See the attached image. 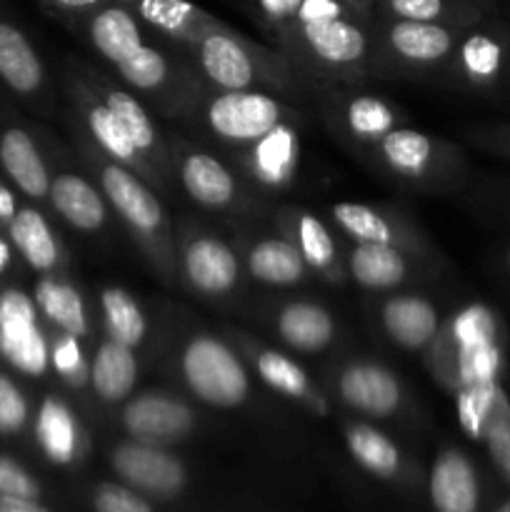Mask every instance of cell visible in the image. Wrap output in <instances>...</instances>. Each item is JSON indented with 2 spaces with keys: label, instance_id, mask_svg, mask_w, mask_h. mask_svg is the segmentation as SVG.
Here are the masks:
<instances>
[{
  "label": "cell",
  "instance_id": "obj_1",
  "mask_svg": "<svg viewBox=\"0 0 510 512\" xmlns=\"http://www.w3.org/2000/svg\"><path fill=\"white\" fill-rule=\"evenodd\" d=\"M183 378L190 393L215 408H238L250 390L248 373L238 355L213 335L190 340L180 358Z\"/></svg>",
  "mask_w": 510,
  "mask_h": 512
},
{
  "label": "cell",
  "instance_id": "obj_2",
  "mask_svg": "<svg viewBox=\"0 0 510 512\" xmlns=\"http://www.w3.org/2000/svg\"><path fill=\"white\" fill-rule=\"evenodd\" d=\"M0 355L28 378H40L50 368V343L40 330L38 305L18 288L0 293Z\"/></svg>",
  "mask_w": 510,
  "mask_h": 512
},
{
  "label": "cell",
  "instance_id": "obj_3",
  "mask_svg": "<svg viewBox=\"0 0 510 512\" xmlns=\"http://www.w3.org/2000/svg\"><path fill=\"white\" fill-rule=\"evenodd\" d=\"M283 123L278 100L253 90H225L208 105V125L230 143H255Z\"/></svg>",
  "mask_w": 510,
  "mask_h": 512
},
{
  "label": "cell",
  "instance_id": "obj_4",
  "mask_svg": "<svg viewBox=\"0 0 510 512\" xmlns=\"http://www.w3.org/2000/svg\"><path fill=\"white\" fill-rule=\"evenodd\" d=\"M123 423L140 443H170L190 433L193 410L168 395L145 393L130 400L123 413Z\"/></svg>",
  "mask_w": 510,
  "mask_h": 512
},
{
  "label": "cell",
  "instance_id": "obj_5",
  "mask_svg": "<svg viewBox=\"0 0 510 512\" xmlns=\"http://www.w3.org/2000/svg\"><path fill=\"white\" fill-rule=\"evenodd\" d=\"M113 468L123 480L153 495H173L183 485V465L150 443H125L115 448Z\"/></svg>",
  "mask_w": 510,
  "mask_h": 512
},
{
  "label": "cell",
  "instance_id": "obj_6",
  "mask_svg": "<svg viewBox=\"0 0 510 512\" xmlns=\"http://www.w3.org/2000/svg\"><path fill=\"white\" fill-rule=\"evenodd\" d=\"M340 398L370 418H388L400 405V383L390 370L375 363H353L340 375Z\"/></svg>",
  "mask_w": 510,
  "mask_h": 512
},
{
  "label": "cell",
  "instance_id": "obj_7",
  "mask_svg": "<svg viewBox=\"0 0 510 512\" xmlns=\"http://www.w3.org/2000/svg\"><path fill=\"white\" fill-rule=\"evenodd\" d=\"M100 180H103V190L108 200L128 220L130 228L143 235L160 233L165 220L163 208H160L158 198L130 170L120 168L118 163L105 165Z\"/></svg>",
  "mask_w": 510,
  "mask_h": 512
},
{
  "label": "cell",
  "instance_id": "obj_8",
  "mask_svg": "<svg viewBox=\"0 0 510 512\" xmlns=\"http://www.w3.org/2000/svg\"><path fill=\"white\" fill-rule=\"evenodd\" d=\"M430 495L438 512H475L480 485L473 463L460 450H445L430 473Z\"/></svg>",
  "mask_w": 510,
  "mask_h": 512
},
{
  "label": "cell",
  "instance_id": "obj_9",
  "mask_svg": "<svg viewBox=\"0 0 510 512\" xmlns=\"http://www.w3.org/2000/svg\"><path fill=\"white\" fill-rule=\"evenodd\" d=\"M183 265L190 285L205 295L228 293L240 278L235 253L215 238L190 240L183 255Z\"/></svg>",
  "mask_w": 510,
  "mask_h": 512
},
{
  "label": "cell",
  "instance_id": "obj_10",
  "mask_svg": "<svg viewBox=\"0 0 510 512\" xmlns=\"http://www.w3.org/2000/svg\"><path fill=\"white\" fill-rule=\"evenodd\" d=\"M200 65L223 90H248L253 83V60L248 50L223 30H208L200 38Z\"/></svg>",
  "mask_w": 510,
  "mask_h": 512
},
{
  "label": "cell",
  "instance_id": "obj_11",
  "mask_svg": "<svg viewBox=\"0 0 510 512\" xmlns=\"http://www.w3.org/2000/svg\"><path fill=\"white\" fill-rule=\"evenodd\" d=\"M0 165L5 175L33 200L48 198L50 175L33 138L20 128H8L0 135Z\"/></svg>",
  "mask_w": 510,
  "mask_h": 512
},
{
  "label": "cell",
  "instance_id": "obj_12",
  "mask_svg": "<svg viewBox=\"0 0 510 512\" xmlns=\"http://www.w3.org/2000/svg\"><path fill=\"white\" fill-rule=\"evenodd\" d=\"M438 310L418 295H395L383 305V325L390 340L405 350H420L438 335Z\"/></svg>",
  "mask_w": 510,
  "mask_h": 512
},
{
  "label": "cell",
  "instance_id": "obj_13",
  "mask_svg": "<svg viewBox=\"0 0 510 512\" xmlns=\"http://www.w3.org/2000/svg\"><path fill=\"white\" fill-rule=\"evenodd\" d=\"M0 80L13 93L30 95L43 85V63L23 30L0 18Z\"/></svg>",
  "mask_w": 510,
  "mask_h": 512
},
{
  "label": "cell",
  "instance_id": "obj_14",
  "mask_svg": "<svg viewBox=\"0 0 510 512\" xmlns=\"http://www.w3.org/2000/svg\"><path fill=\"white\" fill-rule=\"evenodd\" d=\"M50 203H53L55 213L70 223L73 228L93 233L105 223V203L98 195V190L83 180L80 175L63 173L55 180H50Z\"/></svg>",
  "mask_w": 510,
  "mask_h": 512
},
{
  "label": "cell",
  "instance_id": "obj_15",
  "mask_svg": "<svg viewBox=\"0 0 510 512\" xmlns=\"http://www.w3.org/2000/svg\"><path fill=\"white\" fill-rule=\"evenodd\" d=\"M90 43L110 63H120L143 45L138 18L123 5H100L88 20Z\"/></svg>",
  "mask_w": 510,
  "mask_h": 512
},
{
  "label": "cell",
  "instance_id": "obj_16",
  "mask_svg": "<svg viewBox=\"0 0 510 512\" xmlns=\"http://www.w3.org/2000/svg\"><path fill=\"white\" fill-rule=\"evenodd\" d=\"M88 378L95 395L105 403H120L128 398L138 380V360L133 348L105 340L95 353Z\"/></svg>",
  "mask_w": 510,
  "mask_h": 512
},
{
  "label": "cell",
  "instance_id": "obj_17",
  "mask_svg": "<svg viewBox=\"0 0 510 512\" xmlns=\"http://www.w3.org/2000/svg\"><path fill=\"white\" fill-rule=\"evenodd\" d=\"M300 38L305 40L313 55L333 65H348L363 58L365 33L345 18L318 20V23H300Z\"/></svg>",
  "mask_w": 510,
  "mask_h": 512
},
{
  "label": "cell",
  "instance_id": "obj_18",
  "mask_svg": "<svg viewBox=\"0 0 510 512\" xmlns=\"http://www.w3.org/2000/svg\"><path fill=\"white\" fill-rule=\"evenodd\" d=\"M278 335L288 348L300 353H318L328 348L335 323L325 308L315 303H290L278 315Z\"/></svg>",
  "mask_w": 510,
  "mask_h": 512
},
{
  "label": "cell",
  "instance_id": "obj_19",
  "mask_svg": "<svg viewBox=\"0 0 510 512\" xmlns=\"http://www.w3.org/2000/svg\"><path fill=\"white\" fill-rule=\"evenodd\" d=\"M388 43L400 58L410 63H435L453 50L455 35L443 23L395 20L388 28Z\"/></svg>",
  "mask_w": 510,
  "mask_h": 512
},
{
  "label": "cell",
  "instance_id": "obj_20",
  "mask_svg": "<svg viewBox=\"0 0 510 512\" xmlns=\"http://www.w3.org/2000/svg\"><path fill=\"white\" fill-rule=\"evenodd\" d=\"M8 235L20 258L40 273H50L58 265L60 250L48 220L33 208H18L8 223Z\"/></svg>",
  "mask_w": 510,
  "mask_h": 512
},
{
  "label": "cell",
  "instance_id": "obj_21",
  "mask_svg": "<svg viewBox=\"0 0 510 512\" xmlns=\"http://www.w3.org/2000/svg\"><path fill=\"white\" fill-rule=\"evenodd\" d=\"M183 185L188 190L190 198L195 203L205 205V208H223L233 200L235 195V180L228 173L220 160H215L208 153H190L185 158L183 170Z\"/></svg>",
  "mask_w": 510,
  "mask_h": 512
},
{
  "label": "cell",
  "instance_id": "obj_22",
  "mask_svg": "<svg viewBox=\"0 0 510 512\" xmlns=\"http://www.w3.org/2000/svg\"><path fill=\"white\" fill-rule=\"evenodd\" d=\"M405 260L393 243H358L350 253V275L370 290L395 288L405 280Z\"/></svg>",
  "mask_w": 510,
  "mask_h": 512
},
{
  "label": "cell",
  "instance_id": "obj_23",
  "mask_svg": "<svg viewBox=\"0 0 510 512\" xmlns=\"http://www.w3.org/2000/svg\"><path fill=\"white\" fill-rule=\"evenodd\" d=\"M35 305L40 313L65 335L83 338L88 333V315L78 290L58 278H43L35 288Z\"/></svg>",
  "mask_w": 510,
  "mask_h": 512
},
{
  "label": "cell",
  "instance_id": "obj_24",
  "mask_svg": "<svg viewBox=\"0 0 510 512\" xmlns=\"http://www.w3.org/2000/svg\"><path fill=\"white\" fill-rule=\"evenodd\" d=\"M253 145V173L265 185H283L293 178L298 165V138L290 125L278 123Z\"/></svg>",
  "mask_w": 510,
  "mask_h": 512
},
{
  "label": "cell",
  "instance_id": "obj_25",
  "mask_svg": "<svg viewBox=\"0 0 510 512\" xmlns=\"http://www.w3.org/2000/svg\"><path fill=\"white\" fill-rule=\"evenodd\" d=\"M248 270L265 285H293L303 280L305 260L288 240H260L248 253Z\"/></svg>",
  "mask_w": 510,
  "mask_h": 512
},
{
  "label": "cell",
  "instance_id": "obj_26",
  "mask_svg": "<svg viewBox=\"0 0 510 512\" xmlns=\"http://www.w3.org/2000/svg\"><path fill=\"white\" fill-rule=\"evenodd\" d=\"M40 448L55 463H70L78 450V423L68 405L58 398H45L35 423Z\"/></svg>",
  "mask_w": 510,
  "mask_h": 512
},
{
  "label": "cell",
  "instance_id": "obj_27",
  "mask_svg": "<svg viewBox=\"0 0 510 512\" xmlns=\"http://www.w3.org/2000/svg\"><path fill=\"white\" fill-rule=\"evenodd\" d=\"M100 308H103L108 340L128 345V348H138L143 343L148 325L133 295L125 293L123 288H105L100 295Z\"/></svg>",
  "mask_w": 510,
  "mask_h": 512
},
{
  "label": "cell",
  "instance_id": "obj_28",
  "mask_svg": "<svg viewBox=\"0 0 510 512\" xmlns=\"http://www.w3.org/2000/svg\"><path fill=\"white\" fill-rule=\"evenodd\" d=\"M133 5L145 23L168 35H190L205 28V15L190 0H133Z\"/></svg>",
  "mask_w": 510,
  "mask_h": 512
},
{
  "label": "cell",
  "instance_id": "obj_29",
  "mask_svg": "<svg viewBox=\"0 0 510 512\" xmlns=\"http://www.w3.org/2000/svg\"><path fill=\"white\" fill-rule=\"evenodd\" d=\"M383 158L395 173L403 175H423L428 170L430 158H433V143L428 135L420 130H390L383 140Z\"/></svg>",
  "mask_w": 510,
  "mask_h": 512
},
{
  "label": "cell",
  "instance_id": "obj_30",
  "mask_svg": "<svg viewBox=\"0 0 510 512\" xmlns=\"http://www.w3.org/2000/svg\"><path fill=\"white\" fill-rule=\"evenodd\" d=\"M348 448L353 458L363 468L375 475H393L400 465V453L380 430L370 425H350L348 428Z\"/></svg>",
  "mask_w": 510,
  "mask_h": 512
},
{
  "label": "cell",
  "instance_id": "obj_31",
  "mask_svg": "<svg viewBox=\"0 0 510 512\" xmlns=\"http://www.w3.org/2000/svg\"><path fill=\"white\" fill-rule=\"evenodd\" d=\"M333 218L358 243H393V228L388 220L368 205L338 203L333 205Z\"/></svg>",
  "mask_w": 510,
  "mask_h": 512
},
{
  "label": "cell",
  "instance_id": "obj_32",
  "mask_svg": "<svg viewBox=\"0 0 510 512\" xmlns=\"http://www.w3.org/2000/svg\"><path fill=\"white\" fill-rule=\"evenodd\" d=\"M460 65L478 83H490L503 70V43L490 33H473L460 45Z\"/></svg>",
  "mask_w": 510,
  "mask_h": 512
},
{
  "label": "cell",
  "instance_id": "obj_33",
  "mask_svg": "<svg viewBox=\"0 0 510 512\" xmlns=\"http://www.w3.org/2000/svg\"><path fill=\"white\" fill-rule=\"evenodd\" d=\"M258 375L265 385L283 393L285 398H308L310 380L305 370L288 355L275 353V350H263L258 355Z\"/></svg>",
  "mask_w": 510,
  "mask_h": 512
},
{
  "label": "cell",
  "instance_id": "obj_34",
  "mask_svg": "<svg viewBox=\"0 0 510 512\" xmlns=\"http://www.w3.org/2000/svg\"><path fill=\"white\" fill-rule=\"evenodd\" d=\"M85 118H88V128L93 133V138L98 140L100 148L110 158L118 160V163H133L135 155H138V148H135L130 135L123 130V125L118 123V118L110 113L108 105H90Z\"/></svg>",
  "mask_w": 510,
  "mask_h": 512
},
{
  "label": "cell",
  "instance_id": "obj_35",
  "mask_svg": "<svg viewBox=\"0 0 510 512\" xmlns=\"http://www.w3.org/2000/svg\"><path fill=\"white\" fill-rule=\"evenodd\" d=\"M105 105H108L110 113L118 118V123L123 125L125 133L130 135V140L135 143L138 153H148V150H153L155 128L153 123H150L143 105H140L133 95L123 93V90H110V93L105 95Z\"/></svg>",
  "mask_w": 510,
  "mask_h": 512
},
{
  "label": "cell",
  "instance_id": "obj_36",
  "mask_svg": "<svg viewBox=\"0 0 510 512\" xmlns=\"http://www.w3.org/2000/svg\"><path fill=\"white\" fill-rule=\"evenodd\" d=\"M118 65V73L123 75L125 83H130L138 90H155L168 78V60L158 48L140 45L128 58H123Z\"/></svg>",
  "mask_w": 510,
  "mask_h": 512
},
{
  "label": "cell",
  "instance_id": "obj_37",
  "mask_svg": "<svg viewBox=\"0 0 510 512\" xmlns=\"http://www.w3.org/2000/svg\"><path fill=\"white\" fill-rule=\"evenodd\" d=\"M348 125L358 138L383 140L393 130L395 115L375 95H360L348 105Z\"/></svg>",
  "mask_w": 510,
  "mask_h": 512
},
{
  "label": "cell",
  "instance_id": "obj_38",
  "mask_svg": "<svg viewBox=\"0 0 510 512\" xmlns=\"http://www.w3.org/2000/svg\"><path fill=\"white\" fill-rule=\"evenodd\" d=\"M298 250L305 265L315 270H328L335 260V243L328 228L315 215L298 218Z\"/></svg>",
  "mask_w": 510,
  "mask_h": 512
},
{
  "label": "cell",
  "instance_id": "obj_39",
  "mask_svg": "<svg viewBox=\"0 0 510 512\" xmlns=\"http://www.w3.org/2000/svg\"><path fill=\"white\" fill-rule=\"evenodd\" d=\"M385 10L395 20H420V23H443L453 18V0H383Z\"/></svg>",
  "mask_w": 510,
  "mask_h": 512
},
{
  "label": "cell",
  "instance_id": "obj_40",
  "mask_svg": "<svg viewBox=\"0 0 510 512\" xmlns=\"http://www.w3.org/2000/svg\"><path fill=\"white\" fill-rule=\"evenodd\" d=\"M50 365H53L55 373L63 380H68L70 385H83L85 360L75 335L63 333L53 345H50Z\"/></svg>",
  "mask_w": 510,
  "mask_h": 512
},
{
  "label": "cell",
  "instance_id": "obj_41",
  "mask_svg": "<svg viewBox=\"0 0 510 512\" xmlns=\"http://www.w3.org/2000/svg\"><path fill=\"white\" fill-rule=\"evenodd\" d=\"M28 420V400L10 375L0 373V433L13 435Z\"/></svg>",
  "mask_w": 510,
  "mask_h": 512
},
{
  "label": "cell",
  "instance_id": "obj_42",
  "mask_svg": "<svg viewBox=\"0 0 510 512\" xmlns=\"http://www.w3.org/2000/svg\"><path fill=\"white\" fill-rule=\"evenodd\" d=\"M0 498H38L35 480L18 463L8 458H0Z\"/></svg>",
  "mask_w": 510,
  "mask_h": 512
},
{
  "label": "cell",
  "instance_id": "obj_43",
  "mask_svg": "<svg viewBox=\"0 0 510 512\" xmlns=\"http://www.w3.org/2000/svg\"><path fill=\"white\" fill-rule=\"evenodd\" d=\"M95 510L98 512H150L148 503L133 495L130 490L118 485H103L95 495Z\"/></svg>",
  "mask_w": 510,
  "mask_h": 512
},
{
  "label": "cell",
  "instance_id": "obj_44",
  "mask_svg": "<svg viewBox=\"0 0 510 512\" xmlns=\"http://www.w3.org/2000/svg\"><path fill=\"white\" fill-rule=\"evenodd\" d=\"M345 3L343 0H303L295 13V23H318V20L343 18Z\"/></svg>",
  "mask_w": 510,
  "mask_h": 512
},
{
  "label": "cell",
  "instance_id": "obj_45",
  "mask_svg": "<svg viewBox=\"0 0 510 512\" xmlns=\"http://www.w3.org/2000/svg\"><path fill=\"white\" fill-rule=\"evenodd\" d=\"M485 443H488V450L500 473L510 480V423L500 425L493 433L485 435Z\"/></svg>",
  "mask_w": 510,
  "mask_h": 512
},
{
  "label": "cell",
  "instance_id": "obj_46",
  "mask_svg": "<svg viewBox=\"0 0 510 512\" xmlns=\"http://www.w3.org/2000/svg\"><path fill=\"white\" fill-rule=\"evenodd\" d=\"M300 3H303V0H258L260 10H263L270 20H278V23L293 20Z\"/></svg>",
  "mask_w": 510,
  "mask_h": 512
},
{
  "label": "cell",
  "instance_id": "obj_47",
  "mask_svg": "<svg viewBox=\"0 0 510 512\" xmlns=\"http://www.w3.org/2000/svg\"><path fill=\"white\" fill-rule=\"evenodd\" d=\"M18 213V203H15V195L0 183V223L8 225L13 220V215Z\"/></svg>",
  "mask_w": 510,
  "mask_h": 512
},
{
  "label": "cell",
  "instance_id": "obj_48",
  "mask_svg": "<svg viewBox=\"0 0 510 512\" xmlns=\"http://www.w3.org/2000/svg\"><path fill=\"white\" fill-rule=\"evenodd\" d=\"M0 512H45L33 500L25 498H0Z\"/></svg>",
  "mask_w": 510,
  "mask_h": 512
},
{
  "label": "cell",
  "instance_id": "obj_49",
  "mask_svg": "<svg viewBox=\"0 0 510 512\" xmlns=\"http://www.w3.org/2000/svg\"><path fill=\"white\" fill-rule=\"evenodd\" d=\"M48 3L63 10H98L100 5H105V0H48Z\"/></svg>",
  "mask_w": 510,
  "mask_h": 512
},
{
  "label": "cell",
  "instance_id": "obj_50",
  "mask_svg": "<svg viewBox=\"0 0 510 512\" xmlns=\"http://www.w3.org/2000/svg\"><path fill=\"white\" fill-rule=\"evenodd\" d=\"M8 263H10V245L0 238V273L8 268Z\"/></svg>",
  "mask_w": 510,
  "mask_h": 512
},
{
  "label": "cell",
  "instance_id": "obj_51",
  "mask_svg": "<svg viewBox=\"0 0 510 512\" xmlns=\"http://www.w3.org/2000/svg\"><path fill=\"white\" fill-rule=\"evenodd\" d=\"M345 5H353V8H365L368 5V0H343Z\"/></svg>",
  "mask_w": 510,
  "mask_h": 512
},
{
  "label": "cell",
  "instance_id": "obj_52",
  "mask_svg": "<svg viewBox=\"0 0 510 512\" xmlns=\"http://www.w3.org/2000/svg\"><path fill=\"white\" fill-rule=\"evenodd\" d=\"M495 512H510V500H505L503 505H498V508H495Z\"/></svg>",
  "mask_w": 510,
  "mask_h": 512
},
{
  "label": "cell",
  "instance_id": "obj_53",
  "mask_svg": "<svg viewBox=\"0 0 510 512\" xmlns=\"http://www.w3.org/2000/svg\"><path fill=\"white\" fill-rule=\"evenodd\" d=\"M505 265H508V273H510V248H508V253H505Z\"/></svg>",
  "mask_w": 510,
  "mask_h": 512
}]
</instances>
